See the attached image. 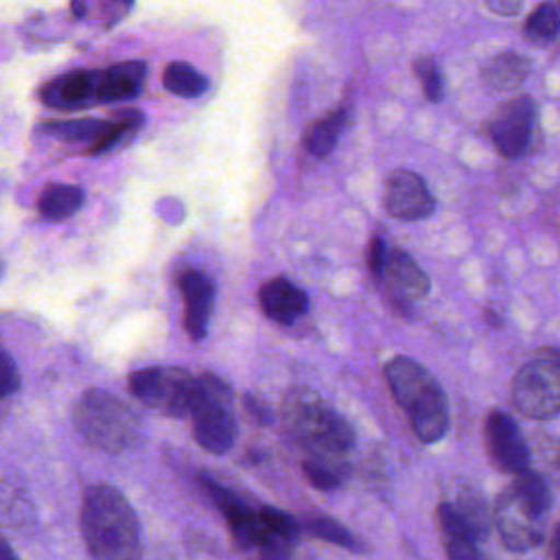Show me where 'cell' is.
<instances>
[{
  "label": "cell",
  "instance_id": "cell-1",
  "mask_svg": "<svg viewBox=\"0 0 560 560\" xmlns=\"http://www.w3.org/2000/svg\"><path fill=\"white\" fill-rule=\"evenodd\" d=\"M81 534L92 560H138L140 523L125 494L105 483H92L81 499Z\"/></svg>",
  "mask_w": 560,
  "mask_h": 560
},
{
  "label": "cell",
  "instance_id": "cell-2",
  "mask_svg": "<svg viewBox=\"0 0 560 560\" xmlns=\"http://www.w3.org/2000/svg\"><path fill=\"white\" fill-rule=\"evenodd\" d=\"M385 381L420 442L433 444L446 435L448 402L444 389L420 363L409 357H394L385 365Z\"/></svg>",
  "mask_w": 560,
  "mask_h": 560
},
{
  "label": "cell",
  "instance_id": "cell-3",
  "mask_svg": "<svg viewBox=\"0 0 560 560\" xmlns=\"http://www.w3.org/2000/svg\"><path fill=\"white\" fill-rule=\"evenodd\" d=\"M553 494L545 477L534 470L514 475L494 503V527L501 542L512 551H527L542 542L545 516L551 510Z\"/></svg>",
  "mask_w": 560,
  "mask_h": 560
},
{
  "label": "cell",
  "instance_id": "cell-4",
  "mask_svg": "<svg viewBox=\"0 0 560 560\" xmlns=\"http://www.w3.org/2000/svg\"><path fill=\"white\" fill-rule=\"evenodd\" d=\"M284 420L295 440L313 451L315 459L332 464L354 444L350 422L311 389H293L287 394Z\"/></svg>",
  "mask_w": 560,
  "mask_h": 560
},
{
  "label": "cell",
  "instance_id": "cell-5",
  "mask_svg": "<svg viewBox=\"0 0 560 560\" xmlns=\"http://www.w3.org/2000/svg\"><path fill=\"white\" fill-rule=\"evenodd\" d=\"M72 422L79 435L105 453H122L138 442L140 422L136 413L105 389H85L74 405Z\"/></svg>",
  "mask_w": 560,
  "mask_h": 560
},
{
  "label": "cell",
  "instance_id": "cell-6",
  "mask_svg": "<svg viewBox=\"0 0 560 560\" xmlns=\"http://www.w3.org/2000/svg\"><path fill=\"white\" fill-rule=\"evenodd\" d=\"M188 418L192 420V435L203 451L223 455L234 446L236 418L232 411V394L217 374L197 376Z\"/></svg>",
  "mask_w": 560,
  "mask_h": 560
},
{
  "label": "cell",
  "instance_id": "cell-7",
  "mask_svg": "<svg viewBox=\"0 0 560 560\" xmlns=\"http://www.w3.org/2000/svg\"><path fill=\"white\" fill-rule=\"evenodd\" d=\"M512 402L516 411L534 420L553 418L560 409V354L556 348H542L512 381Z\"/></svg>",
  "mask_w": 560,
  "mask_h": 560
},
{
  "label": "cell",
  "instance_id": "cell-8",
  "mask_svg": "<svg viewBox=\"0 0 560 560\" xmlns=\"http://www.w3.org/2000/svg\"><path fill=\"white\" fill-rule=\"evenodd\" d=\"M127 385L142 405L164 416L182 418L188 416L197 376L177 365H149L133 370L127 378Z\"/></svg>",
  "mask_w": 560,
  "mask_h": 560
},
{
  "label": "cell",
  "instance_id": "cell-9",
  "mask_svg": "<svg viewBox=\"0 0 560 560\" xmlns=\"http://www.w3.org/2000/svg\"><path fill=\"white\" fill-rule=\"evenodd\" d=\"M536 101L532 96H514L503 103L490 120V140L503 158H518L525 153L534 125H536Z\"/></svg>",
  "mask_w": 560,
  "mask_h": 560
},
{
  "label": "cell",
  "instance_id": "cell-10",
  "mask_svg": "<svg viewBox=\"0 0 560 560\" xmlns=\"http://www.w3.org/2000/svg\"><path fill=\"white\" fill-rule=\"evenodd\" d=\"M483 444L492 466L501 472L516 475L529 464V451L521 429L505 411H488L483 420Z\"/></svg>",
  "mask_w": 560,
  "mask_h": 560
},
{
  "label": "cell",
  "instance_id": "cell-11",
  "mask_svg": "<svg viewBox=\"0 0 560 560\" xmlns=\"http://www.w3.org/2000/svg\"><path fill=\"white\" fill-rule=\"evenodd\" d=\"M374 278L381 282L385 293L402 306L420 302L431 289L429 276L422 271V267L398 247H387L381 267L374 271Z\"/></svg>",
  "mask_w": 560,
  "mask_h": 560
},
{
  "label": "cell",
  "instance_id": "cell-12",
  "mask_svg": "<svg viewBox=\"0 0 560 560\" xmlns=\"http://www.w3.org/2000/svg\"><path fill=\"white\" fill-rule=\"evenodd\" d=\"M383 206L398 221H420L433 214L435 197L422 175L409 168H398L385 179Z\"/></svg>",
  "mask_w": 560,
  "mask_h": 560
},
{
  "label": "cell",
  "instance_id": "cell-13",
  "mask_svg": "<svg viewBox=\"0 0 560 560\" xmlns=\"http://www.w3.org/2000/svg\"><path fill=\"white\" fill-rule=\"evenodd\" d=\"M179 291L184 302V324L192 339H203L214 306V284L212 280L197 271L186 269L179 276Z\"/></svg>",
  "mask_w": 560,
  "mask_h": 560
},
{
  "label": "cell",
  "instance_id": "cell-14",
  "mask_svg": "<svg viewBox=\"0 0 560 560\" xmlns=\"http://www.w3.org/2000/svg\"><path fill=\"white\" fill-rule=\"evenodd\" d=\"M258 304L271 322L293 324L308 311V295L289 278L276 276L258 289Z\"/></svg>",
  "mask_w": 560,
  "mask_h": 560
},
{
  "label": "cell",
  "instance_id": "cell-15",
  "mask_svg": "<svg viewBox=\"0 0 560 560\" xmlns=\"http://www.w3.org/2000/svg\"><path fill=\"white\" fill-rule=\"evenodd\" d=\"M201 486L217 505V510L223 514L236 545L243 549L256 547V510L245 505L236 494H232L228 488L210 477H201Z\"/></svg>",
  "mask_w": 560,
  "mask_h": 560
},
{
  "label": "cell",
  "instance_id": "cell-16",
  "mask_svg": "<svg viewBox=\"0 0 560 560\" xmlns=\"http://www.w3.org/2000/svg\"><path fill=\"white\" fill-rule=\"evenodd\" d=\"M147 77V63L140 59L122 61L105 70H94L96 103L131 101L140 94Z\"/></svg>",
  "mask_w": 560,
  "mask_h": 560
},
{
  "label": "cell",
  "instance_id": "cell-17",
  "mask_svg": "<svg viewBox=\"0 0 560 560\" xmlns=\"http://www.w3.org/2000/svg\"><path fill=\"white\" fill-rule=\"evenodd\" d=\"M42 101L57 109H79L96 103L94 70H70L48 81L42 92Z\"/></svg>",
  "mask_w": 560,
  "mask_h": 560
},
{
  "label": "cell",
  "instance_id": "cell-18",
  "mask_svg": "<svg viewBox=\"0 0 560 560\" xmlns=\"http://www.w3.org/2000/svg\"><path fill=\"white\" fill-rule=\"evenodd\" d=\"M438 514V529L444 545L446 560H483L477 549V538L455 510L453 503L444 501L435 510Z\"/></svg>",
  "mask_w": 560,
  "mask_h": 560
},
{
  "label": "cell",
  "instance_id": "cell-19",
  "mask_svg": "<svg viewBox=\"0 0 560 560\" xmlns=\"http://www.w3.org/2000/svg\"><path fill=\"white\" fill-rule=\"evenodd\" d=\"M527 70H529V61L523 55L508 50V52H499V55L490 57L483 63L481 79L488 88H492L497 92H512L523 85Z\"/></svg>",
  "mask_w": 560,
  "mask_h": 560
},
{
  "label": "cell",
  "instance_id": "cell-20",
  "mask_svg": "<svg viewBox=\"0 0 560 560\" xmlns=\"http://www.w3.org/2000/svg\"><path fill=\"white\" fill-rule=\"evenodd\" d=\"M298 538V523L291 514L265 505L256 510V547H291Z\"/></svg>",
  "mask_w": 560,
  "mask_h": 560
},
{
  "label": "cell",
  "instance_id": "cell-21",
  "mask_svg": "<svg viewBox=\"0 0 560 560\" xmlns=\"http://www.w3.org/2000/svg\"><path fill=\"white\" fill-rule=\"evenodd\" d=\"M83 190L74 184H48L37 201V210L48 221H63L83 206Z\"/></svg>",
  "mask_w": 560,
  "mask_h": 560
},
{
  "label": "cell",
  "instance_id": "cell-22",
  "mask_svg": "<svg viewBox=\"0 0 560 560\" xmlns=\"http://www.w3.org/2000/svg\"><path fill=\"white\" fill-rule=\"evenodd\" d=\"M346 120H348L346 109L330 112V114L322 116L319 120H315L304 133V149L315 158L328 155L339 140V136L346 127Z\"/></svg>",
  "mask_w": 560,
  "mask_h": 560
},
{
  "label": "cell",
  "instance_id": "cell-23",
  "mask_svg": "<svg viewBox=\"0 0 560 560\" xmlns=\"http://www.w3.org/2000/svg\"><path fill=\"white\" fill-rule=\"evenodd\" d=\"M162 83L171 94L182 96V98H195L208 90V79L186 61L168 63L164 68Z\"/></svg>",
  "mask_w": 560,
  "mask_h": 560
},
{
  "label": "cell",
  "instance_id": "cell-24",
  "mask_svg": "<svg viewBox=\"0 0 560 560\" xmlns=\"http://www.w3.org/2000/svg\"><path fill=\"white\" fill-rule=\"evenodd\" d=\"M142 118L144 116L140 112L131 109V112L118 114L114 120H107L103 136L88 149V153L101 155V153H107V151L125 144L142 127Z\"/></svg>",
  "mask_w": 560,
  "mask_h": 560
},
{
  "label": "cell",
  "instance_id": "cell-25",
  "mask_svg": "<svg viewBox=\"0 0 560 560\" xmlns=\"http://www.w3.org/2000/svg\"><path fill=\"white\" fill-rule=\"evenodd\" d=\"M558 26H560V15L553 2H545L540 7H536L529 18L523 24V35L536 44V46H545L551 44L558 35Z\"/></svg>",
  "mask_w": 560,
  "mask_h": 560
},
{
  "label": "cell",
  "instance_id": "cell-26",
  "mask_svg": "<svg viewBox=\"0 0 560 560\" xmlns=\"http://www.w3.org/2000/svg\"><path fill=\"white\" fill-rule=\"evenodd\" d=\"M304 527L315 538H322V540L332 542V545L343 547V549H352V551L359 549V542L354 540V536L335 518H328V516H322V514L308 516L304 521Z\"/></svg>",
  "mask_w": 560,
  "mask_h": 560
},
{
  "label": "cell",
  "instance_id": "cell-27",
  "mask_svg": "<svg viewBox=\"0 0 560 560\" xmlns=\"http://www.w3.org/2000/svg\"><path fill=\"white\" fill-rule=\"evenodd\" d=\"M107 120H48L46 129L66 140H88L90 147L103 136ZM88 147V149H90Z\"/></svg>",
  "mask_w": 560,
  "mask_h": 560
},
{
  "label": "cell",
  "instance_id": "cell-28",
  "mask_svg": "<svg viewBox=\"0 0 560 560\" xmlns=\"http://www.w3.org/2000/svg\"><path fill=\"white\" fill-rule=\"evenodd\" d=\"M455 505V503H453ZM455 510L462 514L475 538H481L488 529V510L483 508V501L479 494H462Z\"/></svg>",
  "mask_w": 560,
  "mask_h": 560
},
{
  "label": "cell",
  "instance_id": "cell-29",
  "mask_svg": "<svg viewBox=\"0 0 560 560\" xmlns=\"http://www.w3.org/2000/svg\"><path fill=\"white\" fill-rule=\"evenodd\" d=\"M413 70H416L418 81L422 83V92H424L427 101H431V103L442 101V96H444V81H442V72L438 70L435 61L431 57H420L413 63Z\"/></svg>",
  "mask_w": 560,
  "mask_h": 560
},
{
  "label": "cell",
  "instance_id": "cell-30",
  "mask_svg": "<svg viewBox=\"0 0 560 560\" xmlns=\"http://www.w3.org/2000/svg\"><path fill=\"white\" fill-rule=\"evenodd\" d=\"M302 472L304 477L308 479L311 486H315L317 490H335L339 483H341V475L339 470H335L330 466V462H324V459H304L302 462Z\"/></svg>",
  "mask_w": 560,
  "mask_h": 560
},
{
  "label": "cell",
  "instance_id": "cell-31",
  "mask_svg": "<svg viewBox=\"0 0 560 560\" xmlns=\"http://www.w3.org/2000/svg\"><path fill=\"white\" fill-rule=\"evenodd\" d=\"M20 389V372L9 352L0 348V398H7Z\"/></svg>",
  "mask_w": 560,
  "mask_h": 560
},
{
  "label": "cell",
  "instance_id": "cell-32",
  "mask_svg": "<svg viewBox=\"0 0 560 560\" xmlns=\"http://www.w3.org/2000/svg\"><path fill=\"white\" fill-rule=\"evenodd\" d=\"M486 7L497 15H514L521 11V0H486Z\"/></svg>",
  "mask_w": 560,
  "mask_h": 560
},
{
  "label": "cell",
  "instance_id": "cell-33",
  "mask_svg": "<svg viewBox=\"0 0 560 560\" xmlns=\"http://www.w3.org/2000/svg\"><path fill=\"white\" fill-rule=\"evenodd\" d=\"M291 547H260V558L258 560H291L289 556Z\"/></svg>",
  "mask_w": 560,
  "mask_h": 560
},
{
  "label": "cell",
  "instance_id": "cell-34",
  "mask_svg": "<svg viewBox=\"0 0 560 560\" xmlns=\"http://www.w3.org/2000/svg\"><path fill=\"white\" fill-rule=\"evenodd\" d=\"M245 405H247L249 413H252V416H256L260 422H262V420H267V413H265V405H262V402H258L256 398L247 396V398H245Z\"/></svg>",
  "mask_w": 560,
  "mask_h": 560
},
{
  "label": "cell",
  "instance_id": "cell-35",
  "mask_svg": "<svg viewBox=\"0 0 560 560\" xmlns=\"http://www.w3.org/2000/svg\"><path fill=\"white\" fill-rule=\"evenodd\" d=\"M131 2L133 0H105V4L114 9V13H125L131 7Z\"/></svg>",
  "mask_w": 560,
  "mask_h": 560
},
{
  "label": "cell",
  "instance_id": "cell-36",
  "mask_svg": "<svg viewBox=\"0 0 560 560\" xmlns=\"http://www.w3.org/2000/svg\"><path fill=\"white\" fill-rule=\"evenodd\" d=\"M0 560H20L7 540H0Z\"/></svg>",
  "mask_w": 560,
  "mask_h": 560
}]
</instances>
